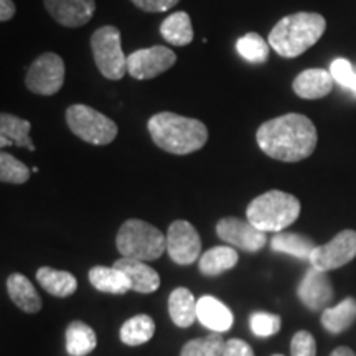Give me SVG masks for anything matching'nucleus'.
I'll list each match as a JSON object with an SVG mask.
<instances>
[{"instance_id": "f257e3e1", "label": "nucleus", "mask_w": 356, "mask_h": 356, "mask_svg": "<svg viewBox=\"0 0 356 356\" xmlns=\"http://www.w3.org/2000/svg\"><path fill=\"white\" fill-rule=\"evenodd\" d=\"M256 140L262 152L270 159L300 162L315 152L318 134L307 115L291 113L261 124Z\"/></svg>"}, {"instance_id": "f03ea898", "label": "nucleus", "mask_w": 356, "mask_h": 356, "mask_svg": "<svg viewBox=\"0 0 356 356\" xmlns=\"http://www.w3.org/2000/svg\"><path fill=\"white\" fill-rule=\"evenodd\" d=\"M147 127L155 145L168 154H193L203 149L208 140V129L202 121L175 113L152 115Z\"/></svg>"}, {"instance_id": "7ed1b4c3", "label": "nucleus", "mask_w": 356, "mask_h": 356, "mask_svg": "<svg viewBox=\"0 0 356 356\" xmlns=\"http://www.w3.org/2000/svg\"><path fill=\"white\" fill-rule=\"evenodd\" d=\"M327 30V20L320 13L297 12L284 17L269 33L270 48L284 58H297L310 50Z\"/></svg>"}, {"instance_id": "20e7f679", "label": "nucleus", "mask_w": 356, "mask_h": 356, "mask_svg": "<svg viewBox=\"0 0 356 356\" xmlns=\"http://www.w3.org/2000/svg\"><path fill=\"white\" fill-rule=\"evenodd\" d=\"M248 221L264 233H280L300 216V202L293 195L270 190L248 204Z\"/></svg>"}, {"instance_id": "39448f33", "label": "nucleus", "mask_w": 356, "mask_h": 356, "mask_svg": "<svg viewBox=\"0 0 356 356\" xmlns=\"http://www.w3.org/2000/svg\"><path fill=\"white\" fill-rule=\"evenodd\" d=\"M115 246L122 257L145 262L159 259L165 252L167 238L149 222L127 220L118 231Z\"/></svg>"}, {"instance_id": "423d86ee", "label": "nucleus", "mask_w": 356, "mask_h": 356, "mask_svg": "<svg viewBox=\"0 0 356 356\" xmlns=\"http://www.w3.org/2000/svg\"><path fill=\"white\" fill-rule=\"evenodd\" d=\"M70 131L91 145H108L118 137V124L86 104H73L66 109Z\"/></svg>"}, {"instance_id": "0eeeda50", "label": "nucleus", "mask_w": 356, "mask_h": 356, "mask_svg": "<svg viewBox=\"0 0 356 356\" xmlns=\"http://www.w3.org/2000/svg\"><path fill=\"white\" fill-rule=\"evenodd\" d=\"M95 63L104 78L119 81L127 73V56L121 44V32L114 25H104L91 35Z\"/></svg>"}, {"instance_id": "6e6552de", "label": "nucleus", "mask_w": 356, "mask_h": 356, "mask_svg": "<svg viewBox=\"0 0 356 356\" xmlns=\"http://www.w3.org/2000/svg\"><path fill=\"white\" fill-rule=\"evenodd\" d=\"M65 61L56 53L47 51L30 65L25 76V86L38 96H53L63 88Z\"/></svg>"}, {"instance_id": "1a4fd4ad", "label": "nucleus", "mask_w": 356, "mask_h": 356, "mask_svg": "<svg viewBox=\"0 0 356 356\" xmlns=\"http://www.w3.org/2000/svg\"><path fill=\"white\" fill-rule=\"evenodd\" d=\"M356 257V231L345 229L338 233L330 243L317 246L310 254V264L315 269L328 270L338 269L348 264Z\"/></svg>"}, {"instance_id": "9d476101", "label": "nucleus", "mask_w": 356, "mask_h": 356, "mask_svg": "<svg viewBox=\"0 0 356 356\" xmlns=\"http://www.w3.org/2000/svg\"><path fill=\"white\" fill-rule=\"evenodd\" d=\"M175 51L162 47V44H155V47L134 51L127 56V73L139 81L152 79L170 70L175 65Z\"/></svg>"}, {"instance_id": "9b49d317", "label": "nucleus", "mask_w": 356, "mask_h": 356, "mask_svg": "<svg viewBox=\"0 0 356 356\" xmlns=\"http://www.w3.org/2000/svg\"><path fill=\"white\" fill-rule=\"evenodd\" d=\"M167 252L177 264H193L202 252V239L197 228L185 220L173 221L167 231Z\"/></svg>"}, {"instance_id": "f8f14e48", "label": "nucleus", "mask_w": 356, "mask_h": 356, "mask_svg": "<svg viewBox=\"0 0 356 356\" xmlns=\"http://www.w3.org/2000/svg\"><path fill=\"white\" fill-rule=\"evenodd\" d=\"M216 233L222 241L244 249L248 252H257L266 246L267 236L264 231L257 229L249 221L239 220L236 216L221 218L216 225Z\"/></svg>"}, {"instance_id": "ddd939ff", "label": "nucleus", "mask_w": 356, "mask_h": 356, "mask_svg": "<svg viewBox=\"0 0 356 356\" xmlns=\"http://www.w3.org/2000/svg\"><path fill=\"white\" fill-rule=\"evenodd\" d=\"M297 296L307 309L317 312L327 309L333 300V286L325 270L310 267L297 289Z\"/></svg>"}, {"instance_id": "4468645a", "label": "nucleus", "mask_w": 356, "mask_h": 356, "mask_svg": "<svg viewBox=\"0 0 356 356\" xmlns=\"http://www.w3.org/2000/svg\"><path fill=\"white\" fill-rule=\"evenodd\" d=\"M43 2L51 19L70 29L89 24L96 12V0H43Z\"/></svg>"}, {"instance_id": "2eb2a0df", "label": "nucleus", "mask_w": 356, "mask_h": 356, "mask_svg": "<svg viewBox=\"0 0 356 356\" xmlns=\"http://www.w3.org/2000/svg\"><path fill=\"white\" fill-rule=\"evenodd\" d=\"M333 79L332 73L322 68H310L302 71L293 79L292 89L297 96L302 99H322L333 91Z\"/></svg>"}, {"instance_id": "dca6fc26", "label": "nucleus", "mask_w": 356, "mask_h": 356, "mask_svg": "<svg viewBox=\"0 0 356 356\" xmlns=\"http://www.w3.org/2000/svg\"><path fill=\"white\" fill-rule=\"evenodd\" d=\"M197 318L213 333L228 332L234 323L233 312L213 296H204L198 300Z\"/></svg>"}, {"instance_id": "f3484780", "label": "nucleus", "mask_w": 356, "mask_h": 356, "mask_svg": "<svg viewBox=\"0 0 356 356\" xmlns=\"http://www.w3.org/2000/svg\"><path fill=\"white\" fill-rule=\"evenodd\" d=\"M115 267L122 270L131 280L132 291L139 293H152L160 287V275L155 269H152L144 261L129 259V257H121L115 261Z\"/></svg>"}, {"instance_id": "a211bd4d", "label": "nucleus", "mask_w": 356, "mask_h": 356, "mask_svg": "<svg viewBox=\"0 0 356 356\" xmlns=\"http://www.w3.org/2000/svg\"><path fill=\"white\" fill-rule=\"evenodd\" d=\"M89 282L91 286L99 292L106 293H118L122 296L129 291H132L131 280L126 274L122 273L119 267H106V266H96L89 270Z\"/></svg>"}, {"instance_id": "6ab92c4d", "label": "nucleus", "mask_w": 356, "mask_h": 356, "mask_svg": "<svg viewBox=\"0 0 356 356\" xmlns=\"http://www.w3.org/2000/svg\"><path fill=\"white\" fill-rule=\"evenodd\" d=\"M197 305L195 296L188 289L178 287L168 297V314L172 322L180 328H188L197 318Z\"/></svg>"}, {"instance_id": "aec40b11", "label": "nucleus", "mask_w": 356, "mask_h": 356, "mask_svg": "<svg viewBox=\"0 0 356 356\" xmlns=\"http://www.w3.org/2000/svg\"><path fill=\"white\" fill-rule=\"evenodd\" d=\"M7 291L13 304L26 314H37L42 309V299L38 292L24 274H12L7 279Z\"/></svg>"}, {"instance_id": "412c9836", "label": "nucleus", "mask_w": 356, "mask_h": 356, "mask_svg": "<svg viewBox=\"0 0 356 356\" xmlns=\"http://www.w3.org/2000/svg\"><path fill=\"white\" fill-rule=\"evenodd\" d=\"M37 280L44 291L55 297H70L78 289V280L73 274L53 267H40L37 270Z\"/></svg>"}, {"instance_id": "4be33fe9", "label": "nucleus", "mask_w": 356, "mask_h": 356, "mask_svg": "<svg viewBox=\"0 0 356 356\" xmlns=\"http://www.w3.org/2000/svg\"><path fill=\"white\" fill-rule=\"evenodd\" d=\"M160 33L167 43L173 47H185L193 42V26L190 15L184 10H178L168 15L160 25Z\"/></svg>"}, {"instance_id": "5701e85b", "label": "nucleus", "mask_w": 356, "mask_h": 356, "mask_svg": "<svg viewBox=\"0 0 356 356\" xmlns=\"http://www.w3.org/2000/svg\"><path fill=\"white\" fill-rule=\"evenodd\" d=\"M356 320V299L348 297L341 300L335 307H327L322 314V325L325 330H328L333 335L345 332L350 328Z\"/></svg>"}, {"instance_id": "b1692460", "label": "nucleus", "mask_w": 356, "mask_h": 356, "mask_svg": "<svg viewBox=\"0 0 356 356\" xmlns=\"http://www.w3.org/2000/svg\"><path fill=\"white\" fill-rule=\"evenodd\" d=\"M238 252L233 248L228 246H216L204 251L200 257V270L204 275H220L226 270L233 269L238 264Z\"/></svg>"}, {"instance_id": "393cba45", "label": "nucleus", "mask_w": 356, "mask_h": 356, "mask_svg": "<svg viewBox=\"0 0 356 356\" xmlns=\"http://www.w3.org/2000/svg\"><path fill=\"white\" fill-rule=\"evenodd\" d=\"M95 330L84 322H73L66 328V351L70 356H86L96 348Z\"/></svg>"}, {"instance_id": "a878e982", "label": "nucleus", "mask_w": 356, "mask_h": 356, "mask_svg": "<svg viewBox=\"0 0 356 356\" xmlns=\"http://www.w3.org/2000/svg\"><path fill=\"white\" fill-rule=\"evenodd\" d=\"M270 248L275 252H284V254H291L293 257H299V259H310V254L317 246L305 236L280 231L270 239Z\"/></svg>"}, {"instance_id": "bb28decb", "label": "nucleus", "mask_w": 356, "mask_h": 356, "mask_svg": "<svg viewBox=\"0 0 356 356\" xmlns=\"http://www.w3.org/2000/svg\"><path fill=\"white\" fill-rule=\"evenodd\" d=\"M30 131H32V124L25 119L8 113H2L0 115V136L7 137L13 145L25 147L33 152L35 145L30 139Z\"/></svg>"}, {"instance_id": "cd10ccee", "label": "nucleus", "mask_w": 356, "mask_h": 356, "mask_svg": "<svg viewBox=\"0 0 356 356\" xmlns=\"http://www.w3.org/2000/svg\"><path fill=\"white\" fill-rule=\"evenodd\" d=\"M155 333V322L149 315H136L131 317L121 328V341L129 346H139L152 340Z\"/></svg>"}, {"instance_id": "c85d7f7f", "label": "nucleus", "mask_w": 356, "mask_h": 356, "mask_svg": "<svg viewBox=\"0 0 356 356\" xmlns=\"http://www.w3.org/2000/svg\"><path fill=\"white\" fill-rule=\"evenodd\" d=\"M236 50L252 65H262L269 60L270 44L259 33H246L236 42Z\"/></svg>"}, {"instance_id": "c756f323", "label": "nucleus", "mask_w": 356, "mask_h": 356, "mask_svg": "<svg viewBox=\"0 0 356 356\" xmlns=\"http://www.w3.org/2000/svg\"><path fill=\"white\" fill-rule=\"evenodd\" d=\"M226 341L220 333H211L204 338H195L184 345L180 356H222Z\"/></svg>"}, {"instance_id": "7c9ffc66", "label": "nucleus", "mask_w": 356, "mask_h": 356, "mask_svg": "<svg viewBox=\"0 0 356 356\" xmlns=\"http://www.w3.org/2000/svg\"><path fill=\"white\" fill-rule=\"evenodd\" d=\"M30 170L24 162L17 160L13 155L2 152L0 154V180L3 184L22 185L30 178Z\"/></svg>"}, {"instance_id": "2f4dec72", "label": "nucleus", "mask_w": 356, "mask_h": 356, "mask_svg": "<svg viewBox=\"0 0 356 356\" xmlns=\"http://www.w3.org/2000/svg\"><path fill=\"white\" fill-rule=\"evenodd\" d=\"M249 325H251V330L256 337H273L280 330V317L274 314H267V312H257L252 314L249 318Z\"/></svg>"}, {"instance_id": "473e14b6", "label": "nucleus", "mask_w": 356, "mask_h": 356, "mask_svg": "<svg viewBox=\"0 0 356 356\" xmlns=\"http://www.w3.org/2000/svg\"><path fill=\"white\" fill-rule=\"evenodd\" d=\"M330 73L333 79H335V83L340 84V86H343L346 89L353 88L356 71L353 70V66H351L348 60H345V58H337L330 66Z\"/></svg>"}, {"instance_id": "72a5a7b5", "label": "nucleus", "mask_w": 356, "mask_h": 356, "mask_svg": "<svg viewBox=\"0 0 356 356\" xmlns=\"http://www.w3.org/2000/svg\"><path fill=\"white\" fill-rule=\"evenodd\" d=\"M292 356H317V343L310 332L300 330L292 337L291 343Z\"/></svg>"}, {"instance_id": "f704fd0d", "label": "nucleus", "mask_w": 356, "mask_h": 356, "mask_svg": "<svg viewBox=\"0 0 356 356\" xmlns=\"http://www.w3.org/2000/svg\"><path fill=\"white\" fill-rule=\"evenodd\" d=\"M131 2L142 12L162 13L175 7L180 0H131Z\"/></svg>"}, {"instance_id": "c9c22d12", "label": "nucleus", "mask_w": 356, "mask_h": 356, "mask_svg": "<svg viewBox=\"0 0 356 356\" xmlns=\"http://www.w3.org/2000/svg\"><path fill=\"white\" fill-rule=\"evenodd\" d=\"M222 356H254V351L246 341L239 340V338H231L225 343Z\"/></svg>"}, {"instance_id": "e433bc0d", "label": "nucleus", "mask_w": 356, "mask_h": 356, "mask_svg": "<svg viewBox=\"0 0 356 356\" xmlns=\"http://www.w3.org/2000/svg\"><path fill=\"white\" fill-rule=\"evenodd\" d=\"M15 12H17L15 3H13L12 0H0V20L8 22L10 19H13Z\"/></svg>"}, {"instance_id": "4c0bfd02", "label": "nucleus", "mask_w": 356, "mask_h": 356, "mask_svg": "<svg viewBox=\"0 0 356 356\" xmlns=\"http://www.w3.org/2000/svg\"><path fill=\"white\" fill-rule=\"evenodd\" d=\"M330 356H356V353L348 346H338L330 353Z\"/></svg>"}, {"instance_id": "58836bf2", "label": "nucleus", "mask_w": 356, "mask_h": 356, "mask_svg": "<svg viewBox=\"0 0 356 356\" xmlns=\"http://www.w3.org/2000/svg\"><path fill=\"white\" fill-rule=\"evenodd\" d=\"M0 145H2V147H8V145H13V144H12L10 140L7 139V137H2V136H0Z\"/></svg>"}, {"instance_id": "ea45409f", "label": "nucleus", "mask_w": 356, "mask_h": 356, "mask_svg": "<svg viewBox=\"0 0 356 356\" xmlns=\"http://www.w3.org/2000/svg\"><path fill=\"white\" fill-rule=\"evenodd\" d=\"M351 92H353V95H356V78H355V83H353V88H351Z\"/></svg>"}, {"instance_id": "a19ab883", "label": "nucleus", "mask_w": 356, "mask_h": 356, "mask_svg": "<svg viewBox=\"0 0 356 356\" xmlns=\"http://www.w3.org/2000/svg\"><path fill=\"white\" fill-rule=\"evenodd\" d=\"M274 356H282V355H274Z\"/></svg>"}]
</instances>
